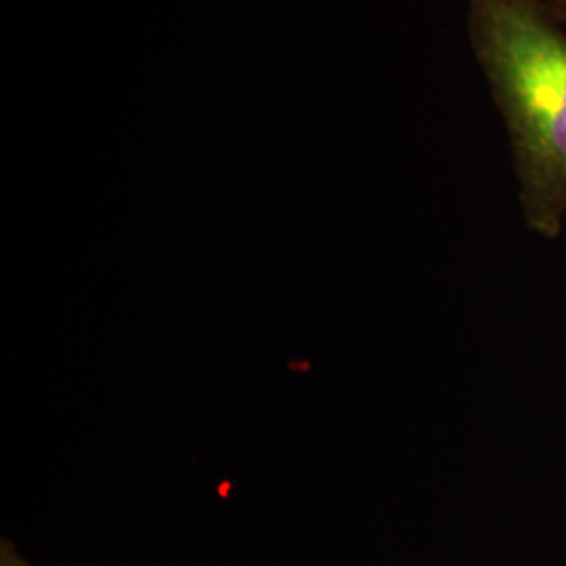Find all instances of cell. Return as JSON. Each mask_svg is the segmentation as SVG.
Returning a JSON list of instances; mask_svg holds the SVG:
<instances>
[{"label":"cell","instance_id":"6da1fadb","mask_svg":"<svg viewBox=\"0 0 566 566\" xmlns=\"http://www.w3.org/2000/svg\"><path fill=\"white\" fill-rule=\"evenodd\" d=\"M472 39L506 124L525 223L566 221V25L544 0H470Z\"/></svg>","mask_w":566,"mask_h":566},{"label":"cell","instance_id":"7a4b0ae2","mask_svg":"<svg viewBox=\"0 0 566 566\" xmlns=\"http://www.w3.org/2000/svg\"><path fill=\"white\" fill-rule=\"evenodd\" d=\"M0 566H32L25 563L18 552V547L13 546L9 539H2L0 544Z\"/></svg>","mask_w":566,"mask_h":566},{"label":"cell","instance_id":"3957f363","mask_svg":"<svg viewBox=\"0 0 566 566\" xmlns=\"http://www.w3.org/2000/svg\"><path fill=\"white\" fill-rule=\"evenodd\" d=\"M544 2L560 20L565 21L566 25V0H544Z\"/></svg>","mask_w":566,"mask_h":566}]
</instances>
